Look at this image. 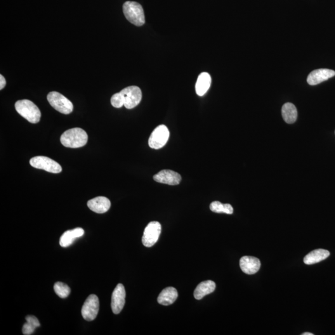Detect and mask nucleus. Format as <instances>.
I'll list each match as a JSON object with an SVG mask.
<instances>
[{
	"mask_svg": "<svg viewBox=\"0 0 335 335\" xmlns=\"http://www.w3.org/2000/svg\"><path fill=\"white\" fill-rule=\"evenodd\" d=\"M88 139V135L84 129L73 128L67 130L62 134L60 141L66 147L76 148L85 145Z\"/></svg>",
	"mask_w": 335,
	"mask_h": 335,
	"instance_id": "f257e3e1",
	"label": "nucleus"
},
{
	"mask_svg": "<svg viewBox=\"0 0 335 335\" xmlns=\"http://www.w3.org/2000/svg\"><path fill=\"white\" fill-rule=\"evenodd\" d=\"M16 112L32 124L38 123L41 119V112L36 105L28 100L18 101L15 104Z\"/></svg>",
	"mask_w": 335,
	"mask_h": 335,
	"instance_id": "f03ea898",
	"label": "nucleus"
},
{
	"mask_svg": "<svg viewBox=\"0 0 335 335\" xmlns=\"http://www.w3.org/2000/svg\"><path fill=\"white\" fill-rule=\"evenodd\" d=\"M125 16L130 23L141 27L145 22L144 11L140 4L135 1H126L123 5Z\"/></svg>",
	"mask_w": 335,
	"mask_h": 335,
	"instance_id": "7ed1b4c3",
	"label": "nucleus"
},
{
	"mask_svg": "<svg viewBox=\"0 0 335 335\" xmlns=\"http://www.w3.org/2000/svg\"><path fill=\"white\" fill-rule=\"evenodd\" d=\"M47 100L54 109L63 114H69L74 110L72 103L58 92H50L47 95Z\"/></svg>",
	"mask_w": 335,
	"mask_h": 335,
	"instance_id": "20e7f679",
	"label": "nucleus"
},
{
	"mask_svg": "<svg viewBox=\"0 0 335 335\" xmlns=\"http://www.w3.org/2000/svg\"><path fill=\"white\" fill-rule=\"evenodd\" d=\"M30 165L35 168L43 169L49 173H59L62 171V168L60 164L47 157H33L30 160Z\"/></svg>",
	"mask_w": 335,
	"mask_h": 335,
	"instance_id": "39448f33",
	"label": "nucleus"
},
{
	"mask_svg": "<svg viewBox=\"0 0 335 335\" xmlns=\"http://www.w3.org/2000/svg\"><path fill=\"white\" fill-rule=\"evenodd\" d=\"M169 137L168 129L165 125H160L155 128L148 140V145L153 149H160L164 147Z\"/></svg>",
	"mask_w": 335,
	"mask_h": 335,
	"instance_id": "423d86ee",
	"label": "nucleus"
},
{
	"mask_svg": "<svg viewBox=\"0 0 335 335\" xmlns=\"http://www.w3.org/2000/svg\"><path fill=\"white\" fill-rule=\"evenodd\" d=\"M162 232L159 222H151L146 226L142 237V244L146 247H152L157 242Z\"/></svg>",
	"mask_w": 335,
	"mask_h": 335,
	"instance_id": "0eeeda50",
	"label": "nucleus"
},
{
	"mask_svg": "<svg viewBox=\"0 0 335 335\" xmlns=\"http://www.w3.org/2000/svg\"><path fill=\"white\" fill-rule=\"evenodd\" d=\"M100 308V302L97 296L91 294L86 299L82 307V315L86 321H93L97 317Z\"/></svg>",
	"mask_w": 335,
	"mask_h": 335,
	"instance_id": "6e6552de",
	"label": "nucleus"
},
{
	"mask_svg": "<svg viewBox=\"0 0 335 335\" xmlns=\"http://www.w3.org/2000/svg\"><path fill=\"white\" fill-rule=\"evenodd\" d=\"M121 93L124 99V106L129 110L136 107L142 98L141 89L136 86L127 87L122 89Z\"/></svg>",
	"mask_w": 335,
	"mask_h": 335,
	"instance_id": "1a4fd4ad",
	"label": "nucleus"
},
{
	"mask_svg": "<svg viewBox=\"0 0 335 335\" xmlns=\"http://www.w3.org/2000/svg\"><path fill=\"white\" fill-rule=\"evenodd\" d=\"M126 296L124 285L118 284L112 292V308L114 314H119L123 309L126 303Z\"/></svg>",
	"mask_w": 335,
	"mask_h": 335,
	"instance_id": "9d476101",
	"label": "nucleus"
},
{
	"mask_svg": "<svg viewBox=\"0 0 335 335\" xmlns=\"http://www.w3.org/2000/svg\"><path fill=\"white\" fill-rule=\"evenodd\" d=\"M153 179L158 183L173 186L179 185L181 181V176L175 171L164 169L155 174Z\"/></svg>",
	"mask_w": 335,
	"mask_h": 335,
	"instance_id": "9b49d317",
	"label": "nucleus"
},
{
	"mask_svg": "<svg viewBox=\"0 0 335 335\" xmlns=\"http://www.w3.org/2000/svg\"><path fill=\"white\" fill-rule=\"evenodd\" d=\"M335 75V72L334 70L327 69V68H321V69L312 71L308 75L307 81L310 85H317L321 83L331 79Z\"/></svg>",
	"mask_w": 335,
	"mask_h": 335,
	"instance_id": "f8f14e48",
	"label": "nucleus"
},
{
	"mask_svg": "<svg viewBox=\"0 0 335 335\" xmlns=\"http://www.w3.org/2000/svg\"><path fill=\"white\" fill-rule=\"evenodd\" d=\"M240 268L247 275H254L261 267V262L258 258L253 256H244L240 260Z\"/></svg>",
	"mask_w": 335,
	"mask_h": 335,
	"instance_id": "ddd939ff",
	"label": "nucleus"
},
{
	"mask_svg": "<svg viewBox=\"0 0 335 335\" xmlns=\"http://www.w3.org/2000/svg\"><path fill=\"white\" fill-rule=\"evenodd\" d=\"M87 205L92 211L98 214H103L109 211L111 202L107 197L100 196L89 200Z\"/></svg>",
	"mask_w": 335,
	"mask_h": 335,
	"instance_id": "4468645a",
	"label": "nucleus"
},
{
	"mask_svg": "<svg viewBox=\"0 0 335 335\" xmlns=\"http://www.w3.org/2000/svg\"><path fill=\"white\" fill-rule=\"evenodd\" d=\"M84 230L82 228H76L74 230L66 231L61 236L60 239V246L63 248L70 247L73 244L75 240L84 236Z\"/></svg>",
	"mask_w": 335,
	"mask_h": 335,
	"instance_id": "2eb2a0df",
	"label": "nucleus"
},
{
	"mask_svg": "<svg viewBox=\"0 0 335 335\" xmlns=\"http://www.w3.org/2000/svg\"><path fill=\"white\" fill-rule=\"evenodd\" d=\"M330 252L326 250H315L304 257V262L306 265H313V264L325 260L330 256Z\"/></svg>",
	"mask_w": 335,
	"mask_h": 335,
	"instance_id": "dca6fc26",
	"label": "nucleus"
},
{
	"mask_svg": "<svg viewBox=\"0 0 335 335\" xmlns=\"http://www.w3.org/2000/svg\"><path fill=\"white\" fill-rule=\"evenodd\" d=\"M178 294L174 287H167L163 290L158 297V303L163 306H169L173 304L178 298Z\"/></svg>",
	"mask_w": 335,
	"mask_h": 335,
	"instance_id": "f3484780",
	"label": "nucleus"
},
{
	"mask_svg": "<svg viewBox=\"0 0 335 335\" xmlns=\"http://www.w3.org/2000/svg\"><path fill=\"white\" fill-rule=\"evenodd\" d=\"M211 77L208 73L200 74L195 84V91L198 96H202L209 90L211 84Z\"/></svg>",
	"mask_w": 335,
	"mask_h": 335,
	"instance_id": "a211bd4d",
	"label": "nucleus"
},
{
	"mask_svg": "<svg viewBox=\"0 0 335 335\" xmlns=\"http://www.w3.org/2000/svg\"><path fill=\"white\" fill-rule=\"evenodd\" d=\"M216 284L212 280H209L200 282L194 292V296L197 300H200L203 297L213 292L216 289Z\"/></svg>",
	"mask_w": 335,
	"mask_h": 335,
	"instance_id": "6ab92c4d",
	"label": "nucleus"
},
{
	"mask_svg": "<svg viewBox=\"0 0 335 335\" xmlns=\"http://www.w3.org/2000/svg\"><path fill=\"white\" fill-rule=\"evenodd\" d=\"M282 115L287 124H293L297 119V110L296 106L291 103H287L282 108Z\"/></svg>",
	"mask_w": 335,
	"mask_h": 335,
	"instance_id": "aec40b11",
	"label": "nucleus"
},
{
	"mask_svg": "<svg viewBox=\"0 0 335 335\" xmlns=\"http://www.w3.org/2000/svg\"><path fill=\"white\" fill-rule=\"evenodd\" d=\"M211 211L216 213H225L226 214H232L233 212V207L229 204H222L219 201L212 202L210 205Z\"/></svg>",
	"mask_w": 335,
	"mask_h": 335,
	"instance_id": "412c9836",
	"label": "nucleus"
},
{
	"mask_svg": "<svg viewBox=\"0 0 335 335\" xmlns=\"http://www.w3.org/2000/svg\"><path fill=\"white\" fill-rule=\"evenodd\" d=\"M54 291L58 297L60 298L65 299L69 296L70 294L71 289L68 285L65 284V283L57 282L54 284Z\"/></svg>",
	"mask_w": 335,
	"mask_h": 335,
	"instance_id": "4be33fe9",
	"label": "nucleus"
},
{
	"mask_svg": "<svg viewBox=\"0 0 335 335\" xmlns=\"http://www.w3.org/2000/svg\"><path fill=\"white\" fill-rule=\"evenodd\" d=\"M111 103L115 108H120L124 106V99L121 92L115 93L112 96Z\"/></svg>",
	"mask_w": 335,
	"mask_h": 335,
	"instance_id": "5701e85b",
	"label": "nucleus"
},
{
	"mask_svg": "<svg viewBox=\"0 0 335 335\" xmlns=\"http://www.w3.org/2000/svg\"><path fill=\"white\" fill-rule=\"evenodd\" d=\"M37 328L34 325L30 324L29 322H27L24 324L23 327V334L25 335H32L34 332Z\"/></svg>",
	"mask_w": 335,
	"mask_h": 335,
	"instance_id": "b1692460",
	"label": "nucleus"
},
{
	"mask_svg": "<svg viewBox=\"0 0 335 335\" xmlns=\"http://www.w3.org/2000/svg\"><path fill=\"white\" fill-rule=\"evenodd\" d=\"M26 320H27L28 322L30 323V324L34 325L36 328L40 327V322L38 319L34 315H28L26 317Z\"/></svg>",
	"mask_w": 335,
	"mask_h": 335,
	"instance_id": "393cba45",
	"label": "nucleus"
},
{
	"mask_svg": "<svg viewBox=\"0 0 335 335\" xmlns=\"http://www.w3.org/2000/svg\"><path fill=\"white\" fill-rule=\"evenodd\" d=\"M6 81L3 75H0V89H3L5 87Z\"/></svg>",
	"mask_w": 335,
	"mask_h": 335,
	"instance_id": "a878e982",
	"label": "nucleus"
},
{
	"mask_svg": "<svg viewBox=\"0 0 335 335\" xmlns=\"http://www.w3.org/2000/svg\"><path fill=\"white\" fill-rule=\"evenodd\" d=\"M302 335H313V334H312V333H308V332L304 333V334H303Z\"/></svg>",
	"mask_w": 335,
	"mask_h": 335,
	"instance_id": "bb28decb",
	"label": "nucleus"
}]
</instances>
